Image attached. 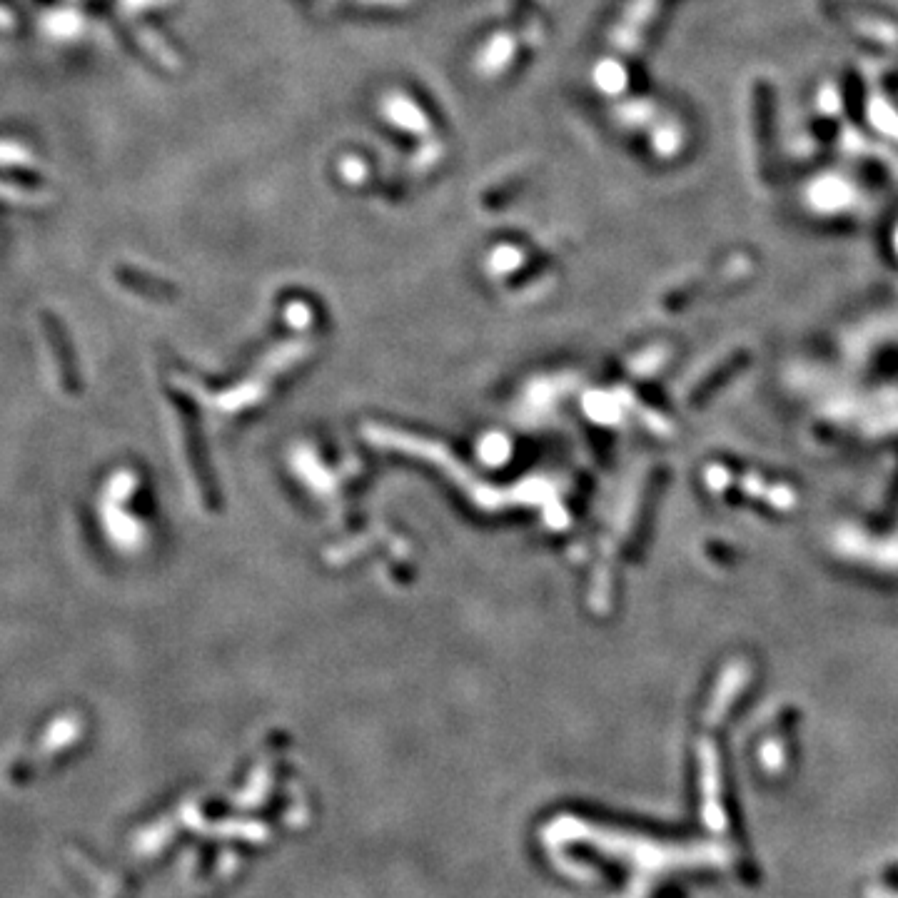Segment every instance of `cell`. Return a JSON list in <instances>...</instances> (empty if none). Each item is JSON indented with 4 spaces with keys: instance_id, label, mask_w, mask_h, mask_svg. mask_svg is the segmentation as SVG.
Here are the masks:
<instances>
[{
    "instance_id": "6da1fadb",
    "label": "cell",
    "mask_w": 898,
    "mask_h": 898,
    "mask_svg": "<svg viewBox=\"0 0 898 898\" xmlns=\"http://www.w3.org/2000/svg\"><path fill=\"white\" fill-rule=\"evenodd\" d=\"M654 8H657V0H634L629 5L622 23L617 25V30L612 35V45L617 53H632V50H637V45L642 43L644 28H647L649 18L654 15Z\"/></svg>"
},
{
    "instance_id": "7a4b0ae2",
    "label": "cell",
    "mask_w": 898,
    "mask_h": 898,
    "mask_svg": "<svg viewBox=\"0 0 898 898\" xmlns=\"http://www.w3.org/2000/svg\"><path fill=\"white\" fill-rule=\"evenodd\" d=\"M387 118L392 120L400 128L410 130V133H427L430 123H427V115L422 113V108H417L410 98H402V95H392L385 103Z\"/></svg>"
},
{
    "instance_id": "3957f363",
    "label": "cell",
    "mask_w": 898,
    "mask_h": 898,
    "mask_svg": "<svg viewBox=\"0 0 898 898\" xmlns=\"http://www.w3.org/2000/svg\"><path fill=\"white\" fill-rule=\"evenodd\" d=\"M514 50H517V43H514L512 35H494V38L484 45L482 55H479V70H482L484 75L502 73V70L509 65V60H512Z\"/></svg>"
},
{
    "instance_id": "277c9868",
    "label": "cell",
    "mask_w": 898,
    "mask_h": 898,
    "mask_svg": "<svg viewBox=\"0 0 898 898\" xmlns=\"http://www.w3.org/2000/svg\"><path fill=\"white\" fill-rule=\"evenodd\" d=\"M597 85L604 93H619L627 85V73L617 60H604L597 68Z\"/></svg>"
},
{
    "instance_id": "5b68a950",
    "label": "cell",
    "mask_w": 898,
    "mask_h": 898,
    "mask_svg": "<svg viewBox=\"0 0 898 898\" xmlns=\"http://www.w3.org/2000/svg\"><path fill=\"white\" fill-rule=\"evenodd\" d=\"M375 3H402V0H375Z\"/></svg>"
}]
</instances>
